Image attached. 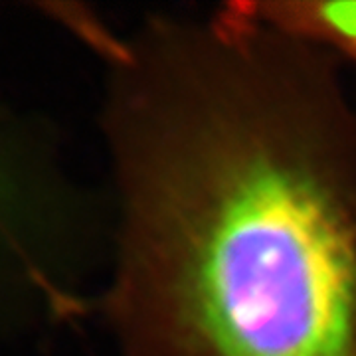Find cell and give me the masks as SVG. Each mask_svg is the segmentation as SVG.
<instances>
[{
  "label": "cell",
  "mask_w": 356,
  "mask_h": 356,
  "mask_svg": "<svg viewBox=\"0 0 356 356\" xmlns=\"http://www.w3.org/2000/svg\"><path fill=\"white\" fill-rule=\"evenodd\" d=\"M65 24L103 67L97 301L121 356H356V107L255 2Z\"/></svg>",
  "instance_id": "6da1fadb"
},
{
  "label": "cell",
  "mask_w": 356,
  "mask_h": 356,
  "mask_svg": "<svg viewBox=\"0 0 356 356\" xmlns=\"http://www.w3.org/2000/svg\"><path fill=\"white\" fill-rule=\"evenodd\" d=\"M255 6L275 24L317 42L341 64L356 67V2L277 0L255 2Z\"/></svg>",
  "instance_id": "7a4b0ae2"
}]
</instances>
